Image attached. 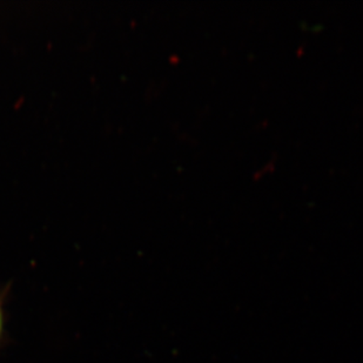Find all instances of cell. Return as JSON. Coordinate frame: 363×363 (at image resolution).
<instances>
[{
    "label": "cell",
    "mask_w": 363,
    "mask_h": 363,
    "mask_svg": "<svg viewBox=\"0 0 363 363\" xmlns=\"http://www.w3.org/2000/svg\"><path fill=\"white\" fill-rule=\"evenodd\" d=\"M5 294H6V291H0V346H1V342L5 340V327H6Z\"/></svg>",
    "instance_id": "cell-1"
}]
</instances>
